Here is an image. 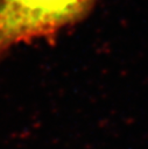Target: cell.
I'll return each instance as SVG.
<instances>
[{
    "mask_svg": "<svg viewBox=\"0 0 148 149\" xmlns=\"http://www.w3.org/2000/svg\"><path fill=\"white\" fill-rule=\"evenodd\" d=\"M97 0H0V62L15 47L55 38L73 27Z\"/></svg>",
    "mask_w": 148,
    "mask_h": 149,
    "instance_id": "1",
    "label": "cell"
}]
</instances>
